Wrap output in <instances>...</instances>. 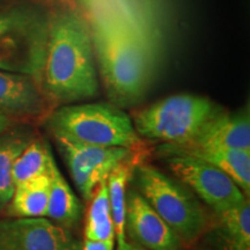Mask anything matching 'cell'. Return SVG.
<instances>
[{"label":"cell","mask_w":250,"mask_h":250,"mask_svg":"<svg viewBox=\"0 0 250 250\" xmlns=\"http://www.w3.org/2000/svg\"><path fill=\"white\" fill-rule=\"evenodd\" d=\"M52 107L95 98L99 73L88 19L62 6L49 14L42 68L37 78Z\"/></svg>","instance_id":"6da1fadb"},{"label":"cell","mask_w":250,"mask_h":250,"mask_svg":"<svg viewBox=\"0 0 250 250\" xmlns=\"http://www.w3.org/2000/svg\"><path fill=\"white\" fill-rule=\"evenodd\" d=\"M98 73L116 107L140 100L151 81L153 44L144 28L124 14L101 12L88 19Z\"/></svg>","instance_id":"7a4b0ae2"},{"label":"cell","mask_w":250,"mask_h":250,"mask_svg":"<svg viewBox=\"0 0 250 250\" xmlns=\"http://www.w3.org/2000/svg\"><path fill=\"white\" fill-rule=\"evenodd\" d=\"M51 136L101 147L137 151L143 145L133 122L121 108L109 103L64 104L45 118Z\"/></svg>","instance_id":"3957f363"},{"label":"cell","mask_w":250,"mask_h":250,"mask_svg":"<svg viewBox=\"0 0 250 250\" xmlns=\"http://www.w3.org/2000/svg\"><path fill=\"white\" fill-rule=\"evenodd\" d=\"M136 189L176 234L182 245L196 242L208 227V217L195 193L151 165H136Z\"/></svg>","instance_id":"277c9868"},{"label":"cell","mask_w":250,"mask_h":250,"mask_svg":"<svg viewBox=\"0 0 250 250\" xmlns=\"http://www.w3.org/2000/svg\"><path fill=\"white\" fill-rule=\"evenodd\" d=\"M224 111L205 96L176 94L144 108L133 120L139 136L166 145L189 143L208 121Z\"/></svg>","instance_id":"5b68a950"},{"label":"cell","mask_w":250,"mask_h":250,"mask_svg":"<svg viewBox=\"0 0 250 250\" xmlns=\"http://www.w3.org/2000/svg\"><path fill=\"white\" fill-rule=\"evenodd\" d=\"M49 15L33 8L0 12V70L30 74L36 80L42 68Z\"/></svg>","instance_id":"8992f818"},{"label":"cell","mask_w":250,"mask_h":250,"mask_svg":"<svg viewBox=\"0 0 250 250\" xmlns=\"http://www.w3.org/2000/svg\"><path fill=\"white\" fill-rule=\"evenodd\" d=\"M165 154L166 164L177 180L190 188L215 213L249 198L233 180L208 161L184 153Z\"/></svg>","instance_id":"52a82bcc"},{"label":"cell","mask_w":250,"mask_h":250,"mask_svg":"<svg viewBox=\"0 0 250 250\" xmlns=\"http://www.w3.org/2000/svg\"><path fill=\"white\" fill-rule=\"evenodd\" d=\"M54 137L72 180L86 201H90L96 188L107 180L118 165L133 160L132 149L125 147H101Z\"/></svg>","instance_id":"ba28073f"},{"label":"cell","mask_w":250,"mask_h":250,"mask_svg":"<svg viewBox=\"0 0 250 250\" xmlns=\"http://www.w3.org/2000/svg\"><path fill=\"white\" fill-rule=\"evenodd\" d=\"M0 250H83V243L46 217H15L0 219Z\"/></svg>","instance_id":"9c48e42d"},{"label":"cell","mask_w":250,"mask_h":250,"mask_svg":"<svg viewBox=\"0 0 250 250\" xmlns=\"http://www.w3.org/2000/svg\"><path fill=\"white\" fill-rule=\"evenodd\" d=\"M125 232L148 250H180L182 242L137 189L126 190Z\"/></svg>","instance_id":"30bf717a"},{"label":"cell","mask_w":250,"mask_h":250,"mask_svg":"<svg viewBox=\"0 0 250 250\" xmlns=\"http://www.w3.org/2000/svg\"><path fill=\"white\" fill-rule=\"evenodd\" d=\"M52 104L39 81L30 74L0 70V111L12 120L29 121L48 116Z\"/></svg>","instance_id":"8fae6325"},{"label":"cell","mask_w":250,"mask_h":250,"mask_svg":"<svg viewBox=\"0 0 250 250\" xmlns=\"http://www.w3.org/2000/svg\"><path fill=\"white\" fill-rule=\"evenodd\" d=\"M170 151L203 148H235L250 151V120L248 110L226 112L212 118L189 143L180 146L165 145Z\"/></svg>","instance_id":"7c38bea8"},{"label":"cell","mask_w":250,"mask_h":250,"mask_svg":"<svg viewBox=\"0 0 250 250\" xmlns=\"http://www.w3.org/2000/svg\"><path fill=\"white\" fill-rule=\"evenodd\" d=\"M164 153H184L203 159L213 165L236 183L247 197L250 193V151L235 148H203L188 151H170L161 148Z\"/></svg>","instance_id":"4fadbf2b"},{"label":"cell","mask_w":250,"mask_h":250,"mask_svg":"<svg viewBox=\"0 0 250 250\" xmlns=\"http://www.w3.org/2000/svg\"><path fill=\"white\" fill-rule=\"evenodd\" d=\"M83 215L79 199L64 179L54 161L50 170V190L46 218L67 228H73Z\"/></svg>","instance_id":"5bb4252c"},{"label":"cell","mask_w":250,"mask_h":250,"mask_svg":"<svg viewBox=\"0 0 250 250\" xmlns=\"http://www.w3.org/2000/svg\"><path fill=\"white\" fill-rule=\"evenodd\" d=\"M33 139V131L23 127L8 129L0 136V208H6L11 202L15 188L14 164Z\"/></svg>","instance_id":"9a60e30c"},{"label":"cell","mask_w":250,"mask_h":250,"mask_svg":"<svg viewBox=\"0 0 250 250\" xmlns=\"http://www.w3.org/2000/svg\"><path fill=\"white\" fill-rule=\"evenodd\" d=\"M49 190L50 171L17 184L7 205L9 214L18 218L46 217Z\"/></svg>","instance_id":"2e32d148"},{"label":"cell","mask_w":250,"mask_h":250,"mask_svg":"<svg viewBox=\"0 0 250 250\" xmlns=\"http://www.w3.org/2000/svg\"><path fill=\"white\" fill-rule=\"evenodd\" d=\"M218 215V236L223 250H250L249 198Z\"/></svg>","instance_id":"e0dca14e"},{"label":"cell","mask_w":250,"mask_h":250,"mask_svg":"<svg viewBox=\"0 0 250 250\" xmlns=\"http://www.w3.org/2000/svg\"><path fill=\"white\" fill-rule=\"evenodd\" d=\"M136 164L133 160L125 161L118 165L109 174L107 179L109 203H110L111 217L114 221L115 239L117 245L121 246L125 240V205H126L127 184L132 177V171Z\"/></svg>","instance_id":"ac0fdd59"},{"label":"cell","mask_w":250,"mask_h":250,"mask_svg":"<svg viewBox=\"0 0 250 250\" xmlns=\"http://www.w3.org/2000/svg\"><path fill=\"white\" fill-rule=\"evenodd\" d=\"M83 233L86 240H115V228L109 203L107 180L99 184L90 198Z\"/></svg>","instance_id":"d6986e66"},{"label":"cell","mask_w":250,"mask_h":250,"mask_svg":"<svg viewBox=\"0 0 250 250\" xmlns=\"http://www.w3.org/2000/svg\"><path fill=\"white\" fill-rule=\"evenodd\" d=\"M54 161L49 146L42 139H33L15 161L13 167L14 184L17 186L49 173Z\"/></svg>","instance_id":"ffe728a7"},{"label":"cell","mask_w":250,"mask_h":250,"mask_svg":"<svg viewBox=\"0 0 250 250\" xmlns=\"http://www.w3.org/2000/svg\"><path fill=\"white\" fill-rule=\"evenodd\" d=\"M115 240H86L83 243V250H114Z\"/></svg>","instance_id":"44dd1931"},{"label":"cell","mask_w":250,"mask_h":250,"mask_svg":"<svg viewBox=\"0 0 250 250\" xmlns=\"http://www.w3.org/2000/svg\"><path fill=\"white\" fill-rule=\"evenodd\" d=\"M12 123H13V120L0 111V136L11 127Z\"/></svg>","instance_id":"7402d4cb"},{"label":"cell","mask_w":250,"mask_h":250,"mask_svg":"<svg viewBox=\"0 0 250 250\" xmlns=\"http://www.w3.org/2000/svg\"><path fill=\"white\" fill-rule=\"evenodd\" d=\"M117 250H148L146 248H144V247L137 245V243H129L125 241L123 245L118 246V249Z\"/></svg>","instance_id":"603a6c76"}]
</instances>
